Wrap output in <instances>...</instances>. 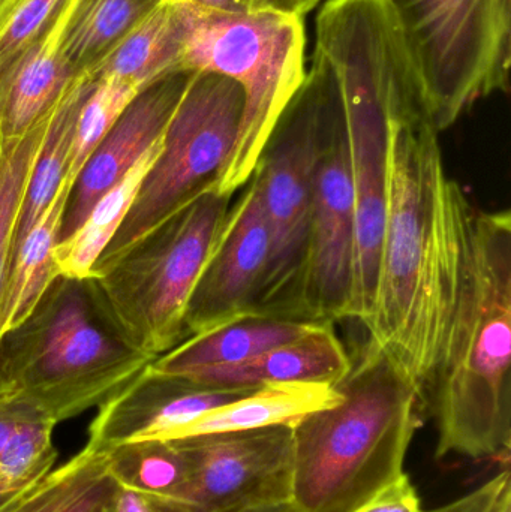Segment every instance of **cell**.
<instances>
[{
	"label": "cell",
	"instance_id": "cell-1",
	"mask_svg": "<svg viewBox=\"0 0 511 512\" xmlns=\"http://www.w3.org/2000/svg\"><path fill=\"white\" fill-rule=\"evenodd\" d=\"M440 132L420 87L389 117L383 248L368 345L425 403L458 300L467 192L447 174ZM428 409V408H426Z\"/></svg>",
	"mask_w": 511,
	"mask_h": 512
},
{
	"label": "cell",
	"instance_id": "cell-2",
	"mask_svg": "<svg viewBox=\"0 0 511 512\" xmlns=\"http://www.w3.org/2000/svg\"><path fill=\"white\" fill-rule=\"evenodd\" d=\"M511 215L468 200L458 300L426 408L437 457L506 459L511 442Z\"/></svg>",
	"mask_w": 511,
	"mask_h": 512
},
{
	"label": "cell",
	"instance_id": "cell-3",
	"mask_svg": "<svg viewBox=\"0 0 511 512\" xmlns=\"http://www.w3.org/2000/svg\"><path fill=\"white\" fill-rule=\"evenodd\" d=\"M314 51L332 69L344 107L356 201L351 319L366 327L386 221L389 117L422 83L386 0H327L317 15Z\"/></svg>",
	"mask_w": 511,
	"mask_h": 512
},
{
	"label": "cell",
	"instance_id": "cell-4",
	"mask_svg": "<svg viewBox=\"0 0 511 512\" xmlns=\"http://www.w3.org/2000/svg\"><path fill=\"white\" fill-rule=\"evenodd\" d=\"M336 387V405L293 427V495L302 512H354L405 475L426 403L417 388L366 343Z\"/></svg>",
	"mask_w": 511,
	"mask_h": 512
},
{
	"label": "cell",
	"instance_id": "cell-5",
	"mask_svg": "<svg viewBox=\"0 0 511 512\" xmlns=\"http://www.w3.org/2000/svg\"><path fill=\"white\" fill-rule=\"evenodd\" d=\"M153 358L135 348L92 277L57 276L29 315L0 334V405L53 424L101 406Z\"/></svg>",
	"mask_w": 511,
	"mask_h": 512
},
{
	"label": "cell",
	"instance_id": "cell-6",
	"mask_svg": "<svg viewBox=\"0 0 511 512\" xmlns=\"http://www.w3.org/2000/svg\"><path fill=\"white\" fill-rule=\"evenodd\" d=\"M182 69L215 72L243 90L242 122L216 189L236 194L254 174L276 123L305 80V24L296 12L213 11L177 3Z\"/></svg>",
	"mask_w": 511,
	"mask_h": 512
},
{
	"label": "cell",
	"instance_id": "cell-7",
	"mask_svg": "<svg viewBox=\"0 0 511 512\" xmlns=\"http://www.w3.org/2000/svg\"><path fill=\"white\" fill-rule=\"evenodd\" d=\"M233 195L212 188L168 216L92 279L129 342L156 360L188 339L189 298L212 254Z\"/></svg>",
	"mask_w": 511,
	"mask_h": 512
},
{
	"label": "cell",
	"instance_id": "cell-8",
	"mask_svg": "<svg viewBox=\"0 0 511 512\" xmlns=\"http://www.w3.org/2000/svg\"><path fill=\"white\" fill-rule=\"evenodd\" d=\"M335 93V75L314 51L302 86L276 123L255 167L270 230L269 262L255 303L257 313L303 319L315 165Z\"/></svg>",
	"mask_w": 511,
	"mask_h": 512
},
{
	"label": "cell",
	"instance_id": "cell-9",
	"mask_svg": "<svg viewBox=\"0 0 511 512\" xmlns=\"http://www.w3.org/2000/svg\"><path fill=\"white\" fill-rule=\"evenodd\" d=\"M438 132L510 89L511 0H386Z\"/></svg>",
	"mask_w": 511,
	"mask_h": 512
},
{
	"label": "cell",
	"instance_id": "cell-10",
	"mask_svg": "<svg viewBox=\"0 0 511 512\" xmlns=\"http://www.w3.org/2000/svg\"><path fill=\"white\" fill-rule=\"evenodd\" d=\"M243 105L245 96L236 81L215 72H194L158 156L95 267L116 258L168 216L216 188L236 144Z\"/></svg>",
	"mask_w": 511,
	"mask_h": 512
},
{
	"label": "cell",
	"instance_id": "cell-11",
	"mask_svg": "<svg viewBox=\"0 0 511 512\" xmlns=\"http://www.w3.org/2000/svg\"><path fill=\"white\" fill-rule=\"evenodd\" d=\"M354 261L356 201L344 107L336 83L315 165L303 277V319L327 324L351 319Z\"/></svg>",
	"mask_w": 511,
	"mask_h": 512
},
{
	"label": "cell",
	"instance_id": "cell-12",
	"mask_svg": "<svg viewBox=\"0 0 511 512\" xmlns=\"http://www.w3.org/2000/svg\"><path fill=\"white\" fill-rule=\"evenodd\" d=\"M189 465L182 496L192 512H234L290 502L293 427L176 439Z\"/></svg>",
	"mask_w": 511,
	"mask_h": 512
},
{
	"label": "cell",
	"instance_id": "cell-13",
	"mask_svg": "<svg viewBox=\"0 0 511 512\" xmlns=\"http://www.w3.org/2000/svg\"><path fill=\"white\" fill-rule=\"evenodd\" d=\"M242 189L189 298L188 337L255 312L269 262L270 230L257 176L252 174Z\"/></svg>",
	"mask_w": 511,
	"mask_h": 512
},
{
	"label": "cell",
	"instance_id": "cell-14",
	"mask_svg": "<svg viewBox=\"0 0 511 512\" xmlns=\"http://www.w3.org/2000/svg\"><path fill=\"white\" fill-rule=\"evenodd\" d=\"M192 75L185 69L171 72L147 84L126 107L72 182L57 245L71 239L93 206L161 143Z\"/></svg>",
	"mask_w": 511,
	"mask_h": 512
},
{
	"label": "cell",
	"instance_id": "cell-15",
	"mask_svg": "<svg viewBox=\"0 0 511 512\" xmlns=\"http://www.w3.org/2000/svg\"><path fill=\"white\" fill-rule=\"evenodd\" d=\"M251 390L209 387L147 366L99 406L87 444L108 451L128 442L168 439L195 418Z\"/></svg>",
	"mask_w": 511,
	"mask_h": 512
},
{
	"label": "cell",
	"instance_id": "cell-16",
	"mask_svg": "<svg viewBox=\"0 0 511 512\" xmlns=\"http://www.w3.org/2000/svg\"><path fill=\"white\" fill-rule=\"evenodd\" d=\"M78 0H65L42 35L0 78V141L17 140L41 122L59 101L74 72L63 44Z\"/></svg>",
	"mask_w": 511,
	"mask_h": 512
},
{
	"label": "cell",
	"instance_id": "cell-17",
	"mask_svg": "<svg viewBox=\"0 0 511 512\" xmlns=\"http://www.w3.org/2000/svg\"><path fill=\"white\" fill-rule=\"evenodd\" d=\"M353 358L333 324H323L299 339L269 349L251 360L213 367L186 378L216 388L251 390L273 382H323L336 385L348 375Z\"/></svg>",
	"mask_w": 511,
	"mask_h": 512
},
{
	"label": "cell",
	"instance_id": "cell-18",
	"mask_svg": "<svg viewBox=\"0 0 511 512\" xmlns=\"http://www.w3.org/2000/svg\"><path fill=\"white\" fill-rule=\"evenodd\" d=\"M323 322L249 312L210 330L189 336L150 366L168 375L186 376L213 367L251 360L269 349L305 336Z\"/></svg>",
	"mask_w": 511,
	"mask_h": 512
},
{
	"label": "cell",
	"instance_id": "cell-19",
	"mask_svg": "<svg viewBox=\"0 0 511 512\" xmlns=\"http://www.w3.org/2000/svg\"><path fill=\"white\" fill-rule=\"evenodd\" d=\"M342 394L323 382H273L243 394L177 429L168 439L296 426L306 415L336 405Z\"/></svg>",
	"mask_w": 511,
	"mask_h": 512
},
{
	"label": "cell",
	"instance_id": "cell-20",
	"mask_svg": "<svg viewBox=\"0 0 511 512\" xmlns=\"http://www.w3.org/2000/svg\"><path fill=\"white\" fill-rule=\"evenodd\" d=\"M95 83L92 72H78L51 110L44 138L27 179L15 228L14 256L68 177L78 113Z\"/></svg>",
	"mask_w": 511,
	"mask_h": 512
},
{
	"label": "cell",
	"instance_id": "cell-21",
	"mask_svg": "<svg viewBox=\"0 0 511 512\" xmlns=\"http://www.w3.org/2000/svg\"><path fill=\"white\" fill-rule=\"evenodd\" d=\"M182 23L177 5L162 2L138 23L98 65L87 71L99 78L128 81L138 89L182 71ZM186 71V69H185Z\"/></svg>",
	"mask_w": 511,
	"mask_h": 512
},
{
	"label": "cell",
	"instance_id": "cell-22",
	"mask_svg": "<svg viewBox=\"0 0 511 512\" xmlns=\"http://www.w3.org/2000/svg\"><path fill=\"white\" fill-rule=\"evenodd\" d=\"M71 186V177H66L59 194L15 252L0 301V334L20 324L59 276L54 251L59 243L60 224Z\"/></svg>",
	"mask_w": 511,
	"mask_h": 512
},
{
	"label": "cell",
	"instance_id": "cell-23",
	"mask_svg": "<svg viewBox=\"0 0 511 512\" xmlns=\"http://www.w3.org/2000/svg\"><path fill=\"white\" fill-rule=\"evenodd\" d=\"M107 453L87 444L30 487L6 512H104L116 490Z\"/></svg>",
	"mask_w": 511,
	"mask_h": 512
},
{
	"label": "cell",
	"instance_id": "cell-24",
	"mask_svg": "<svg viewBox=\"0 0 511 512\" xmlns=\"http://www.w3.org/2000/svg\"><path fill=\"white\" fill-rule=\"evenodd\" d=\"M161 144L162 141L152 147L138 164L93 206L86 221L71 239L56 246L54 256L60 276L77 279L92 276L96 261L104 254L120 225L125 221L141 180L158 156Z\"/></svg>",
	"mask_w": 511,
	"mask_h": 512
},
{
	"label": "cell",
	"instance_id": "cell-25",
	"mask_svg": "<svg viewBox=\"0 0 511 512\" xmlns=\"http://www.w3.org/2000/svg\"><path fill=\"white\" fill-rule=\"evenodd\" d=\"M162 0H78L65 33L66 65L74 74L98 65Z\"/></svg>",
	"mask_w": 511,
	"mask_h": 512
},
{
	"label": "cell",
	"instance_id": "cell-26",
	"mask_svg": "<svg viewBox=\"0 0 511 512\" xmlns=\"http://www.w3.org/2000/svg\"><path fill=\"white\" fill-rule=\"evenodd\" d=\"M117 486L182 501L189 465L176 439H144L105 451Z\"/></svg>",
	"mask_w": 511,
	"mask_h": 512
},
{
	"label": "cell",
	"instance_id": "cell-27",
	"mask_svg": "<svg viewBox=\"0 0 511 512\" xmlns=\"http://www.w3.org/2000/svg\"><path fill=\"white\" fill-rule=\"evenodd\" d=\"M50 113L23 137L0 141V301L14 259L15 228L27 179L44 138Z\"/></svg>",
	"mask_w": 511,
	"mask_h": 512
},
{
	"label": "cell",
	"instance_id": "cell-28",
	"mask_svg": "<svg viewBox=\"0 0 511 512\" xmlns=\"http://www.w3.org/2000/svg\"><path fill=\"white\" fill-rule=\"evenodd\" d=\"M134 84L116 78H99L87 95L78 113L75 126L74 143H72L69 174L74 182L81 168L86 164L93 150L102 138L113 128L135 96L140 93Z\"/></svg>",
	"mask_w": 511,
	"mask_h": 512
},
{
	"label": "cell",
	"instance_id": "cell-29",
	"mask_svg": "<svg viewBox=\"0 0 511 512\" xmlns=\"http://www.w3.org/2000/svg\"><path fill=\"white\" fill-rule=\"evenodd\" d=\"M65 0H3L0 3V78L42 35Z\"/></svg>",
	"mask_w": 511,
	"mask_h": 512
},
{
	"label": "cell",
	"instance_id": "cell-30",
	"mask_svg": "<svg viewBox=\"0 0 511 512\" xmlns=\"http://www.w3.org/2000/svg\"><path fill=\"white\" fill-rule=\"evenodd\" d=\"M510 498V471L506 468L473 492L443 507L425 512H500L504 502Z\"/></svg>",
	"mask_w": 511,
	"mask_h": 512
},
{
	"label": "cell",
	"instance_id": "cell-31",
	"mask_svg": "<svg viewBox=\"0 0 511 512\" xmlns=\"http://www.w3.org/2000/svg\"><path fill=\"white\" fill-rule=\"evenodd\" d=\"M104 512H192L185 502L117 486Z\"/></svg>",
	"mask_w": 511,
	"mask_h": 512
},
{
	"label": "cell",
	"instance_id": "cell-32",
	"mask_svg": "<svg viewBox=\"0 0 511 512\" xmlns=\"http://www.w3.org/2000/svg\"><path fill=\"white\" fill-rule=\"evenodd\" d=\"M354 512H425L422 510L417 490L408 475H402L396 483L375 496L368 504Z\"/></svg>",
	"mask_w": 511,
	"mask_h": 512
},
{
	"label": "cell",
	"instance_id": "cell-33",
	"mask_svg": "<svg viewBox=\"0 0 511 512\" xmlns=\"http://www.w3.org/2000/svg\"><path fill=\"white\" fill-rule=\"evenodd\" d=\"M243 11H270L294 12L293 0H237Z\"/></svg>",
	"mask_w": 511,
	"mask_h": 512
},
{
	"label": "cell",
	"instance_id": "cell-34",
	"mask_svg": "<svg viewBox=\"0 0 511 512\" xmlns=\"http://www.w3.org/2000/svg\"><path fill=\"white\" fill-rule=\"evenodd\" d=\"M188 2L200 8L213 9V11H243L237 0H188Z\"/></svg>",
	"mask_w": 511,
	"mask_h": 512
},
{
	"label": "cell",
	"instance_id": "cell-35",
	"mask_svg": "<svg viewBox=\"0 0 511 512\" xmlns=\"http://www.w3.org/2000/svg\"><path fill=\"white\" fill-rule=\"evenodd\" d=\"M234 512H302L293 502H282V504L263 505V507L248 508Z\"/></svg>",
	"mask_w": 511,
	"mask_h": 512
},
{
	"label": "cell",
	"instance_id": "cell-36",
	"mask_svg": "<svg viewBox=\"0 0 511 512\" xmlns=\"http://www.w3.org/2000/svg\"><path fill=\"white\" fill-rule=\"evenodd\" d=\"M33 486H35V484H33ZM30 487H26V489L21 490H12V492L8 493H2V495H0V512H6L12 507V505L17 504V502L20 501L21 496H23Z\"/></svg>",
	"mask_w": 511,
	"mask_h": 512
},
{
	"label": "cell",
	"instance_id": "cell-37",
	"mask_svg": "<svg viewBox=\"0 0 511 512\" xmlns=\"http://www.w3.org/2000/svg\"><path fill=\"white\" fill-rule=\"evenodd\" d=\"M294 2V12L300 17L308 14L309 11L315 8L321 0H293Z\"/></svg>",
	"mask_w": 511,
	"mask_h": 512
},
{
	"label": "cell",
	"instance_id": "cell-38",
	"mask_svg": "<svg viewBox=\"0 0 511 512\" xmlns=\"http://www.w3.org/2000/svg\"><path fill=\"white\" fill-rule=\"evenodd\" d=\"M24 489H26V487H24ZM12 490L21 489H14V487L11 486V483H9V481L6 480L5 475H3L2 472H0V495H2V493L12 492Z\"/></svg>",
	"mask_w": 511,
	"mask_h": 512
},
{
	"label": "cell",
	"instance_id": "cell-39",
	"mask_svg": "<svg viewBox=\"0 0 511 512\" xmlns=\"http://www.w3.org/2000/svg\"><path fill=\"white\" fill-rule=\"evenodd\" d=\"M500 512H511V498L507 499L506 502H504L503 507H501Z\"/></svg>",
	"mask_w": 511,
	"mask_h": 512
},
{
	"label": "cell",
	"instance_id": "cell-40",
	"mask_svg": "<svg viewBox=\"0 0 511 512\" xmlns=\"http://www.w3.org/2000/svg\"><path fill=\"white\" fill-rule=\"evenodd\" d=\"M164 3H171V5H177V3H185L188 0H162Z\"/></svg>",
	"mask_w": 511,
	"mask_h": 512
},
{
	"label": "cell",
	"instance_id": "cell-41",
	"mask_svg": "<svg viewBox=\"0 0 511 512\" xmlns=\"http://www.w3.org/2000/svg\"><path fill=\"white\" fill-rule=\"evenodd\" d=\"M2 2H3V0H0V3H2Z\"/></svg>",
	"mask_w": 511,
	"mask_h": 512
}]
</instances>
